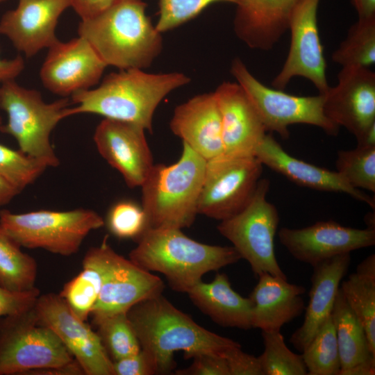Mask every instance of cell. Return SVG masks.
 <instances>
[{
  "mask_svg": "<svg viewBox=\"0 0 375 375\" xmlns=\"http://www.w3.org/2000/svg\"><path fill=\"white\" fill-rule=\"evenodd\" d=\"M127 316L141 348L154 358L158 374H167L174 367L176 351H183L185 358L201 354L225 357L241 347L201 326L162 294L135 305Z\"/></svg>",
  "mask_w": 375,
  "mask_h": 375,
  "instance_id": "1",
  "label": "cell"
},
{
  "mask_svg": "<svg viewBox=\"0 0 375 375\" xmlns=\"http://www.w3.org/2000/svg\"><path fill=\"white\" fill-rule=\"evenodd\" d=\"M190 81L188 76L179 72L120 70L107 75L98 87L73 94L76 106L68 108L67 115L96 114L135 124L151 132L153 115L160 102Z\"/></svg>",
  "mask_w": 375,
  "mask_h": 375,
  "instance_id": "2",
  "label": "cell"
},
{
  "mask_svg": "<svg viewBox=\"0 0 375 375\" xmlns=\"http://www.w3.org/2000/svg\"><path fill=\"white\" fill-rule=\"evenodd\" d=\"M142 0H116L98 15L82 19L78 33L107 66L144 69L162 49V33L146 14Z\"/></svg>",
  "mask_w": 375,
  "mask_h": 375,
  "instance_id": "3",
  "label": "cell"
},
{
  "mask_svg": "<svg viewBox=\"0 0 375 375\" xmlns=\"http://www.w3.org/2000/svg\"><path fill=\"white\" fill-rule=\"evenodd\" d=\"M129 259L145 270L162 274L174 290L187 293L204 274L234 264L241 257L233 246L203 244L180 228L148 227L138 238Z\"/></svg>",
  "mask_w": 375,
  "mask_h": 375,
  "instance_id": "4",
  "label": "cell"
},
{
  "mask_svg": "<svg viewBox=\"0 0 375 375\" xmlns=\"http://www.w3.org/2000/svg\"><path fill=\"white\" fill-rule=\"evenodd\" d=\"M206 164V159L183 143L176 162L153 165L140 186L149 227L182 229L193 224Z\"/></svg>",
  "mask_w": 375,
  "mask_h": 375,
  "instance_id": "5",
  "label": "cell"
},
{
  "mask_svg": "<svg viewBox=\"0 0 375 375\" xmlns=\"http://www.w3.org/2000/svg\"><path fill=\"white\" fill-rule=\"evenodd\" d=\"M67 98L46 103L35 90L23 88L14 80L0 88V108L8 116L7 123L0 126L2 133L17 140L19 150L44 162L48 167L59 165L50 141L52 131L67 117Z\"/></svg>",
  "mask_w": 375,
  "mask_h": 375,
  "instance_id": "6",
  "label": "cell"
},
{
  "mask_svg": "<svg viewBox=\"0 0 375 375\" xmlns=\"http://www.w3.org/2000/svg\"><path fill=\"white\" fill-rule=\"evenodd\" d=\"M103 225V218L90 209L24 213L0 210V229L21 247L42 249L63 256L77 253L87 235Z\"/></svg>",
  "mask_w": 375,
  "mask_h": 375,
  "instance_id": "7",
  "label": "cell"
},
{
  "mask_svg": "<svg viewBox=\"0 0 375 375\" xmlns=\"http://www.w3.org/2000/svg\"><path fill=\"white\" fill-rule=\"evenodd\" d=\"M269 181L260 178L247 206L235 215L220 221L219 233L228 240L241 257L249 264L254 275L263 273L288 279L276 258L274 238L279 215L267 200Z\"/></svg>",
  "mask_w": 375,
  "mask_h": 375,
  "instance_id": "8",
  "label": "cell"
},
{
  "mask_svg": "<svg viewBox=\"0 0 375 375\" xmlns=\"http://www.w3.org/2000/svg\"><path fill=\"white\" fill-rule=\"evenodd\" d=\"M74 360L56 333L38 323L34 306L0 318V375H26Z\"/></svg>",
  "mask_w": 375,
  "mask_h": 375,
  "instance_id": "9",
  "label": "cell"
},
{
  "mask_svg": "<svg viewBox=\"0 0 375 375\" xmlns=\"http://www.w3.org/2000/svg\"><path fill=\"white\" fill-rule=\"evenodd\" d=\"M231 72L251 99L267 132H275L288 139L290 125L305 124L319 127L328 135L338 133L340 127L324 114L323 94L296 96L266 86L238 58L233 60Z\"/></svg>",
  "mask_w": 375,
  "mask_h": 375,
  "instance_id": "10",
  "label": "cell"
},
{
  "mask_svg": "<svg viewBox=\"0 0 375 375\" xmlns=\"http://www.w3.org/2000/svg\"><path fill=\"white\" fill-rule=\"evenodd\" d=\"M262 166L253 156L222 153L206 160L198 214L222 221L238 213L252 197Z\"/></svg>",
  "mask_w": 375,
  "mask_h": 375,
  "instance_id": "11",
  "label": "cell"
},
{
  "mask_svg": "<svg viewBox=\"0 0 375 375\" xmlns=\"http://www.w3.org/2000/svg\"><path fill=\"white\" fill-rule=\"evenodd\" d=\"M323 96L325 115L352 133L358 144L374 138L375 73L369 68L342 67L337 85Z\"/></svg>",
  "mask_w": 375,
  "mask_h": 375,
  "instance_id": "12",
  "label": "cell"
},
{
  "mask_svg": "<svg viewBox=\"0 0 375 375\" xmlns=\"http://www.w3.org/2000/svg\"><path fill=\"white\" fill-rule=\"evenodd\" d=\"M38 323L51 329L86 375H113V361L101 340L55 293L40 294L34 306Z\"/></svg>",
  "mask_w": 375,
  "mask_h": 375,
  "instance_id": "13",
  "label": "cell"
},
{
  "mask_svg": "<svg viewBox=\"0 0 375 375\" xmlns=\"http://www.w3.org/2000/svg\"><path fill=\"white\" fill-rule=\"evenodd\" d=\"M319 1L302 0L293 11L288 29L291 33L290 49L282 68L272 82L274 88L283 90L298 76L310 81L320 94L330 88L317 24Z\"/></svg>",
  "mask_w": 375,
  "mask_h": 375,
  "instance_id": "14",
  "label": "cell"
},
{
  "mask_svg": "<svg viewBox=\"0 0 375 375\" xmlns=\"http://www.w3.org/2000/svg\"><path fill=\"white\" fill-rule=\"evenodd\" d=\"M282 245L296 260L310 265L375 244V229L344 226L333 221H320L300 228H281Z\"/></svg>",
  "mask_w": 375,
  "mask_h": 375,
  "instance_id": "15",
  "label": "cell"
},
{
  "mask_svg": "<svg viewBox=\"0 0 375 375\" xmlns=\"http://www.w3.org/2000/svg\"><path fill=\"white\" fill-rule=\"evenodd\" d=\"M106 67L91 44L78 35L67 42L58 40L49 48L40 75L47 90L67 97L97 84Z\"/></svg>",
  "mask_w": 375,
  "mask_h": 375,
  "instance_id": "16",
  "label": "cell"
},
{
  "mask_svg": "<svg viewBox=\"0 0 375 375\" xmlns=\"http://www.w3.org/2000/svg\"><path fill=\"white\" fill-rule=\"evenodd\" d=\"M145 131L135 124L104 118L94 134L100 155L132 188L142 185L154 165Z\"/></svg>",
  "mask_w": 375,
  "mask_h": 375,
  "instance_id": "17",
  "label": "cell"
},
{
  "mask_svg": "<svg viewBox=\"0 0 375 375\" xmlns=\"http://www.w3.org/2000/svg\"><path fill=\"white\" fill-rule=\"evenodd\" d=\"M162 281L130 259L114 252L98 300L90 314L96 324L135 305L162 294Z\"/></svg>",
  "mask_w": 375,
  "mask_h": 375,
  "instance_id": "18",
  "label": "cell"
},
{
  "mask_svg": "<svg viewBox=\"0 0 375 375\" xmlns=\"http://www.w3.org/2000/svg\"><path fill=\"white\" fill-rule=\"evenodd\" d=\"M69 6L70 0H19L15 10L2 16L0 34L8 37L26 57H32L58 40L56 27Z\"/></svg>",
  "mask_w": 375,
  "mask_h": 375,
  "instance_id": "19",
  "label": "cell"
},
{
  "mask_svg": "<svg viewBox=\"0 0 375 375\" xmlns=\"http://www.w3.org/2000/svg\"><path fill=\"white\" fill-rule=\"evenodd\" d=\"M214 94L221 115L224 153L254 156L267 131L247 94L237 82L228 81Z\"/></svg>",
  "mask_w": 375,
  "mask_h": 375,
  "instance_id": "20",
  "label": "cell"
},
{
  "mask_svg": "<svg viewBox=\"0 0 375 375\" xmlns=\"http://www.w3.org/2000/svg\"><path fill=\"white\" fill-rule=\"evenodd\" d=\"M169 127L206 160L224 153L221 115L214 92L196 95L177 106Z\"/></svg>",
  "mask_w": 375,
  "mask_h": 375,
  "instance_id": "21",
  "label": "cell"
},
{
  "mask_svg": "<svg viewBox=\"0 0 375 375\" xmlns=\"http://www.w3.org/2000/svg\"><path fill=\"white\" fill-rule=\"evenodd\" d=\"M254 156L264 165L293 183L316 190L342 192L367 203L373 209L374 199L351 187L336 171L306 162L287 153L271 133H266L257 147Z\"/></svg>",
  "mask_w": 375,
  "mask_h": 375,
  "instance_id": "22",
  "label": "cell"
},
{
  "mask_svg": "<svg viewBox=\"0 0 375 375\" xmlns=\"http://www.w3.org/2000/svg\"><path fill=\"white\" fill-rule=\"evenodd\" d=\"M302 0H236L233 30L249 48L272 49L288 29Z\"/></svg>",
  "mask_w": 375,
  "mask_h": 375,
  "instance_id": "23",
  "label": "cell"
},
{
  "mask_svg": "<svg viewBox=\"0 0 375 375\" xmlns=\"http://www.w3.org/2000/svg\"><path fill=\"white\" fill-rule=\"evenodd\" d=\"M351 254L344 253L312 266L309 301L302 324L292 333L290 342L303 351L324 322L331 315L341 281L351 264Z\"/></svg>",
  "mask_w": 375,
  "mask_h": 375,
  "instance_id": "24",
  "label": "cell"
},
{
  "mask_svg": "<svg viewBox=\"0 0 375 375\" xmlns=\"http://www.w3.org/2000/svg\"><path fill=\"white\" fill-rule=\"evenodd\" d=\"M306 288L268 273L258 281L249 298L251 301V326L261 331H281L305 310L302 295Z\"/></svg>",
  "mask_w": 375,
  "mask_h": 375,
  "instance_id": "25",
  "label": "cell"
},
{
  "mask_svg": "<svg viewBox=\"0 0 375 375\" xmlns=\"http://www.w3.org/2000/svg\"><path fill=\"white\" fill-rule=\"evenodd\" d=\"M187 294L192 303L217 324L243 330L252 328L251 301L233 289L226 274L217 273L210 283L201 281Z\"/></svg>",
  "mask_w": 375,
  "mask_h": 375,
  "instance_id": "26",
  "label": "cell"
},
{
  "mask_svg": "<svg viewBox=\"0 0 375 375\" xmlns=\"http://www.w3.org/2000/svg\"><path fill=\"white\" fill-rule=\"evenodd\" d=\"M331 315L340 359V375L375 374V354L370 349L362 324L346 301L340 288Z\"/></svg>",
  "mask_w": 375,
  "mask_h": 375,
  "instance_id": "27",
  "label": "cell"
},
{
  "mask_svg": "<svg viewBox=\"0 0 375 375\" xmlns=\"http://www.w3.org/2000/svg\"><path fill=\"white\" fill-rule=\"evenodd\" d=\"M114 252L106 240L100 246L90 248L83 258L82 270L59 294L83 321L86 322L98 300Z\"/></svg>",
  "mask_w": 375,
  "mask_h": 375,
  "instance_id": "28",
  "label": "cell"
},
{
  "mask_svg": "<svg viewBox=\"0 0 375 375\" xmlns=\"http://www.w3.org/2000/svg\"><path fill=\"white\" fill-rule=\"evenodd\" d=\"M340 290L365 330L375 354V255L361 261L354 273L340 283Z\"/></svg>",
  "mask_w": 375,
  "mask_h": 375,
  "instance_id": "29",
  "label": "cell"
},
{
  "mask_svg": "<svg viewBox=\"0 0 375 375\" xmlns=\"http://www.w3.org/2000/svg\"><path fill=\"white\" fill-rule=\"evenodd\" d=\"M38 265L30 255L0 229V285L15 292L35 288Z\"/></svg>",
  "mask_w": 375,
  "mask_h": 375,
  "instance_id": "30",
  "label": "cell"
},
{
  "mask_svg": "<svg viewBox=\"0 0 375 375\" xmlns=\"http://www.w3.org/2000/svg\"><path fill=\"white\" fill-rule=\"evenodd\" d=\"M332 60L344 67L369 68L375 63V17L359 19L332 54Z\"/></svg>",
  "mask_w": 375,
  "mask_h": 375,
  "instance_id": "31",
  "label": "cell"
},
{
  "mask_svg": "<svg viewBox=\"0 0 375 375\" xmlns=\"http://www.w3.org/2000/svg\"><path fill=\"white\" fill-rule=\"evenodd\" d=\"M308 375H340L341 365L331 315L302 351Z\"/></svg>",
  "mask_w": 375,
  "mask_h": 375,
  "instance_id": "32",
  "label": "cell"
},
{
  "mask_svg": "<svg viewBox=\"0 0 375 375\" xmlns=\"http://www.w3.org/2000/svg\"><path fill=\"white\" fill-rule=\"evenodd\" d=\"M264 351L258 356L264 375H308L301 355L287 347L280 331H262Z\"/></svg>",
  "mask_w": 375,
  "mask_h": 375,
  "instance_id": "33",
  "label": "cell"
},
{
  "mask_svg": "<svg viewBox=\"0 0 375 375\" xmlns=\"http://www.w3.org/2000/svg\"><path fill=\"white\" fill-rule=\"evenodd\" d=\"M336 168L351 187L375 192V146L339 151Z\"/></svg>",
  "mask_w": 375,
  "mask_h": 375,
  "instance_id": "34",
  "label": "cell"
},
{
  "mask_svg": "<svg viewBox=\"0 0 375 375\" xmlns=\"http://www.w3.org/2000/svg\"><path fill=\"white\" fill-rule=\"evenodd\" d=\"M97 333L112 361L134 354L141 349L127 313L106 317L95 324Z\"/></svg>",
  "mask_w": 375,
  "mask_h": 375,
  "instance_id": "35",
  "label": "cell"
},
{
  "mask_svg": "<svg viewBox=\"0 0 375 375\" xmlns=\"http://www.w3.org/2000/svg\"><path fill=\"white\" fill-rule=\"evenodd\" d=\"M47 167L44 162L0 144V176L19 190L33 183Z\"/></svg>",
  "mask_w": 375,
  "mask_h": 375,
  "instance_id": "36",
  "label": "cell"
},
{
  "mask_svg": "<svg viewBox=\"0 0 375 375\" xmlns=\"http://www.w3.org/2000/svg\"><path fill=\"white\" fill-rule=\"evenodd\" d=\"M107 226L119 238H138L149 227L142 206L131 201H121L113 205L106 217Z\"/></svg>",
  "mask_w": 375,
  "mask_h": 375,
  "instance_id": "37",
  "label": "cell"
},
{
  "mask_svg": "<svg viewBox=\"0 0 375 375\" xmlns=\"http://www.w3.org/2000/svg\"><path fill=\"white\" fill-rule=\"evenodd\" d=\"M217 2L235 4L236 0H158V19L156 28L161 33L174 29Z\"/></svg>",
  "mask_w": 375,
  "mask_h": 375,
  "instance_id": "38",
  "label": "cell"
},
{
  "mask_svg": "<svg viewBox=\"0 0 375 375\" xmlns=\"http://www.w3.org/2000/svg\"><path fill=\"white\" fill-rule=\"evenodd\" d=\"M158 374L154 358L144 349L113 361V375H152Z\"/></svg>",
  "mask_w": 375,
  "mask_h": 375,
  "instance_id": "39",
  "label": "cell"
},
{
  "mask_svg": "<svg viewBox=\"0 0 375 375\" xmlns=\"http://www.w3.org/2000/svg\"><path fill=\"white\" fill-rule=\"evenodd\" d=\"M40 294L37 288L26 292H15L0 285V318L29 310L34 306Z\"/></svg>",
  "mask_w": 375,
  "mask_h": 375,
  "instance_id": "40",
  "label": "cell"
},
{
  "mask_svg": "<svg viewBox=\"0 0 375 375\" xmlns=\"http://www.w3.org/2000/svg\"><path fill=\"white\" fill-rule=\"evenodd\" d=\"M189 367L176 372L179 375H230L225 357L201 354L194 358Z\"/></svg>",
  "mask_w": 375,
  "mask_h": 375,
  "instance_id": "41",
  "label": "cell"
},
{
  "mask_svg": "<svg viewBox=\"0 0 375 375\" xmlns=\"http://www.w3.org/2000/svg\"><path fill=\"white\" fill-rule=\"evenodd\" d=\"M225 358L230 375H264L258 358L244 352L241 347L231 350Z\"/></svg>",
  "mask_w": 375,
  "mask_h": 375,
  "instance_id": "42",
  "label": "cell"
},
{
  "mask_svg": "<svg viewBox=\"0 0 375 375\" xmlns=\"http://www.w3.org/2000/svg\"><path fill=\"white\" fill-rule=\"evenodd\" d=\"M116 0H70L71 7L82 19L92 17L106 10Z\"/></svg>",
  "mask_w": 375,
  "mask_h": 375,
  "instance_id": "43",
  "label": "cell"
},
{
  "mask_svg": "<svg viewBox=\"0 0 375 375\" xmlns=\"http://www.w3.org/2000/svg\"><path fill=\"white\" fill-rule=\"evenodd\" d=\"M24 61L21 56L11 60L0 58V83L14 80L24 69Z\"/></svg>",
  "mask_w": 375,
  "mask_h": 375,
  "instance_id": "44",
  "label": "cell"
},
{
  "mask_svg": "<svg viewBox=\"0 0 375 375\" xmlns=\"http://www.w3.org/2000/svg\"><path fill=\"white\" fill-rule=\"evenodd\" d=\"M358 18L375 17V0H351Z\"/></svg>",
  "mask_w": 375,
  "mask_h": 375,
  "instance_id": "45",
  "label": "cell"
},
{
  "mask_svg": "<svg viewBox=\"0 0 375 375\" xmlns=\"http://www.w3.org/2000/svg\"><path fill=\"white\" fill-rule=\"evenodd\" d=\"M20 192L0 176V207L9 203Z\"/></svg>",
  "mask_w": 375,
  "mask_h": 375,
  "instance_id": "46",
  "label": "cell"
},
{
  "mask_svg": "<svg viewBox=\"0 0 375 375\" xmlns=\"http://www.w3.org/2000/svg\"><path fill=\"white\" fill-rule=\"evenodd\" d=\"M367 228L375 229L374 214L370 213L365 217Z\"/></svg>",
  "mask_w": 375,
  "mask_h": 375,
  "instance_id": "47",
  "label": "cell"
},
{
  "mask_svg": "<svg viewBox=\"0 0 375 375\" xmlns=\"http://www.w3.org/2000/svg\"><path fill=\"white\" fill-rule=\"evenodd\" d=\"M2 121H1V118L0 117V126L2 125Z\"/></svg>",
  "mask_w": 375,
  "mask_h": 375,
  "instance_id": "48",
  "label": "cell"
},
{
  "mask_svg": "<svg viewBox=\"0 0 375 375\" xmlns=\"http://www.w3.org/2000/svg\"><path fill=\"white\" fill-rule=\"evenodd\" d=\"M5 1V0H0V2H3V1Z\"/></svg>",
  "mask_w": 375,
  "mask_h": 375,
  "instance_id": "49",
  "label": "cell"
}]
</instances>
